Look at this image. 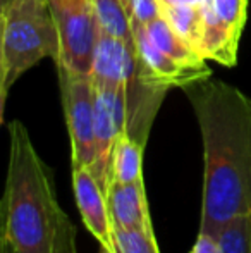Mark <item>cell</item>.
<instances>
[{
    "mask_svg": "<svg viewBox=\"0 0 251 253\" xmlns=\"http://www.w3.org/2000/svg\"><path fill=\"white\" fill-rule=\"evenodd\" d=\"M181 90L203 140L200 231L217 236L229 220L251 215V98L212 78Z\"/></svg>",
    "mask_w": 251,
    "mask_h": 253,
    "instance_id": "obj_1",
    "label": "cell"
},
{
    "mask_svg": "<svg viewBox=\"0 0 251 253\" xmlns=\"http://www.w3.org/2000/svg\"><path fill=\"white\" fill-rule=\"evenodd\" d=\"M9 164L0 240L16 253H77L76 227L57 198L55 177L21 121L9 123Z\"/></svg>",
    "mask_w": 251,
    "mask_h": 253,
    "instance_id": "obj_2",
    "label": "cell"
},
{
    "mask_svg": "<svg viewBox=\"0 0 251 253\" xmlns=\"http://www.w3.org/2000/svg\"><path fill=\"white\" fill-rule=\"evenodd\" d=\"M0 121L10 88L40 60L59 55L50 0H10L0 9Z\"/></svg>",
    "mask_w": 251,
    "mask_h": 253,
    "instance_id": "obj_3",
    "label": "cell"
},
{
    "mask_svg": "<svg viewBox=\"0 0 251 253\" xmlns=\"http://www.w3.org/2000/svg\"><path fill=\"white\" fill-rule=\"evenodd\" d=\"M59 35L57 67L90 76L100 28L91 0H50Z\"/></svg>",
    "mask_w": 251,
    "mask_h": 253,
    "instance_id": "obj_4",
    "label": "cell"
},
{
    "mask_svg": "<svg viewBox=\"0 0 251 253\" xmlns=\"http://www.w3.org/2000/svg\"><path fill=\"white\" fill-rule=\"evenodd\" d=\"M62 107L71 140L72 169L90 167L95 160V88L90 76L57 67Z\"/></svg>",
    "mask_w": 251,
    "mask_h": 253,
    "instance_id": "obj_5",
    "label": "cell"
},
{
    "mask_svg": "<svg viewBox=\"0 0 251 253\" xmlns=\"http://www.w3.org/2000/svg\"><path fill=\"white\" fill-rule=\"evenodd\" d=\"M203 55L224 66L238 62L239 38L248 16V0H205Z\"/></svg>",
    "mask_w": 251,
    "mask_h": 253,
    "instance_id": "obj_6",
    "label": "cell"
},
{
    "mask_svg": "<svg viewBox=\"0 0 251 253\" xmlns=\"http://www.w3.org/2000/svg\"><path fill=\"white\" fill-rule=\"evenodd\" d=\"M136 45V80L155 90L167 91L174 86H186L198 80L212 78L210 67H188L172 57L165 55L153 45L146 33V26L133 24Z\"/></svg>",
    "mask_w": 251,
    "mask_h": 253,
    "instance_id": "obj_7",
    "label": "cell"
},
{
    "mask_svg": "<svg viewBox=\"0 0 251 253\" xmlns=\"http://www.w3.org/2000/svg\"><path fill=\"white\" fill-rule=\"evenodd\" d=\"M72 188L84 227L100 243L102 253H119L107 193L90 167L72 169Z\"/></svg>",
    "mask_w": 251,
    "mask_h": 253,
    "instance_id": "obj_8",
    "label": "cell"
},
{
    "mask_svg": "<svg viewBox=\"0 0 251 253\" xmlns=\"http://www.w3.org/2000/svg\"><path fill=\"white\" fill-rule=\"evenodd\" d=\"M136 74V45L100 31L90 78L95 86L127 88Z\"/></svg>",
    "mask_w": 251,
    "mask_h": 253,
    "instance_id": "obj_9",
    "label": "cell"
},
{
    "mask_svg": "<svg viewBox=\"0 0 251 253\" xmlns=\"http://www.w3.org/2000/svg\"><path fill=\"white\" fill-rule=\"evenodd\" d=\"M107 200L115 229H140L155 234L143 181L112 183L107 190Z\"/></svg>",
    "mask_w": 251,
    "mask_h": 253,
    "instance_id": "obj_10",
    "label": "cell"
},
{
    "mask_svg": "<svg viewBox=\"0 0 251 253\" xmlns=\"http://www.w3.org/2000/svg\"><path fill=\"white\" fill-rule=\"evenodd\" d=\"M146 33L157 48H160L165 55L172 57L179 64L188 67H207V59L189 47L178 33L165 21V17H158L146 26Z\"/></svg>",
    "mask_w": 251,
    "mask_h": 253,
    "instance_id": "obj_11",
    "label": "cell"
},
{
    "mask_svg": "<svg viewBox=\"0 0 251 253\" xmlns=\"http://www.w3.org/2000/svg\"><path fill=\"white\" fill-rule=\"evenodd\" d=\"M162 16L171 28L198 53L203 55L205 38V16L201 5L179 3V5H164ZM205 57V55H203Z\"/></svg>",
    "mask_w": 251,
    "mask_h": 253,
    "instance_id": "obj_12",
    "label": "cell"
},
{
    "mask_svg": "<svg viewBox=\"0 0 251 253\" xmlns=\"http://www.w3.org/2000/svg\"><path fill=\"white\" fill-rule=\"evenodd\" d=\"M143 152L144 147L122 133L115 141L110 164V184H129L143 181Z\"/></svg>",
    "mask_w": 251,
    "mask_h": 253,
    "instance_id": "obj_13",
    "label": "cell"
},
{
    "mask_svg": "<svg viewBox=\"0 0 251 253\" xmlns=\"http://www.w3.org/2000/svg\"><path fill=\"white\" fill-rule=\"evenodd\" d=\"M102 33L134 43L131 17L122 0H91Z\"/></svg>",
    "mask_w": 251,
    "mask_h": 253,
    "instance_id": "obj_14",
    "label": "cell"
},
{
    "mask_svg": "<svg viewBox=\"0 0 251 253\" xmlns=\"http://www.w3.org/2000/svg\"><path fill=\"white\" fill-rule=\"evenodd\" d=\"M222 253H251V215L229 220L217 234Z\"/></svg>",
    "mask_w": 251,
    "mask_h": 253,
    "instance_id": "obj_15",
    "label": "cell"
},
{
    "mask_svg": "<svg viewBox=\"0 0 251 253\" xmlns=\"http://www.w3.org/2000/svg\"><path fill=\"white\" fill-rule=\"evenodd\" d=\"M119 253H160L157 238L140 229H115Z\"/></svg>",
    "mask_w": 251,
    "mask_h": 253,
    "instance_id": "obj_16",
    "label": "cell"
},
{
    "mask_svg": "<svg viewBox=\"0 0 251 253\" xmlns=\"http://www.w3.org/2000/svg\"><path fill=\"white\" fill-rule=\"evenodd\" d=\"M127 12L131 17V24L148 26L155 19L162 17V2L160 0H129Z\"/></svg>",
    "mask_w": 251,
    "mask_h": 253,
    "instance_id": "obj_17",
    "label": "cell"
},
{
    "mask_svg": "<svg viewBox=\"0 0 251 253\" xmlns=\"http://www.w3.org/2000/svg\"><path fill=\"white\" fill-rule=\"evenodd\" d=\"M189 253H222V248L217 236L208 233H201L200 231Z\"/></svg>",
    "mask_w": 251,
    "mask_h": 253,
    "instance_id": "obj_18",
    "label": "cell"
},
{
    "mask_svg": "<svg viewBox=\"0 0 251 253\" xmlns=\"http://www.w3.org/2000/svg\"><path fill=\"white\" fill-rule=\"evenodd\" d=\"M164 5H179V3H193V5H203L205 0H160Z\"/></svg>",
    "mask_w": 251,
    "mask_h": 253,
    "instance_id": "obj_19",
    "label": "cell"
},
{
    "mask_svg": "<svg viewBox=\"0 0 251 253\" xmlns=\"http://www.w3.org/2000/svg\"><path fill=\"white\" fill-rule=\"evenodd\" d=\"M0 253H16V252H14V248L10 247L9 243H5V241L0 240Z\"/></svg>",
    "mask_w": 251,
    "mask_h": 253,
    "instance_id": "obj_20",
    "label": "cell"
},
{
    "mask_svg": "<svg viewBox=\"0 0 251 253\" xmlns=\"http://www.w3.org/2000/svg\"><path fill=\"white\" fill-rule=\"evenodd\" d=\"M10 0H0V9H3L5 5H9Z\"/></svg>",
    "mask_w": 251,
    "mask_h": 253,
    "instance_id": "obj_21",
    "label": "cell"
},
{
    "mask_svg": "<svg viewBox=\"0 0 251 253\" xmlns=\"http://www.w3.org/2000/svg\"><path fill=\"white\" fill-rule=\"evenodd\" d=\"M124 2V5H126V9H127V3H129V0H122Z\"/></svg>",
    "mask_w": 251,
    "mask_h": 253,
    "instance_id": "obj_22",
    "label": "cell"
},
{
    "mask_svg": "<svg viewBox=\"0 0 251 253\" xmlns=\"http://www.w3.org/2000/svg\"><path fill=\"white\" fill-rule=\"evenodd\" d=\"M203 3H205V2H203Z\"/></svg>",
    "mask_w": 251,
    "mask_h": 253,
    "instance_id": "obj_23",
    "label": "cell"
}]
</instances>
